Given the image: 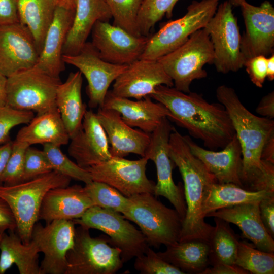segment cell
<instances>
[{
	"instance_id": "cell-1",
	"label": "cell",
	"mask_w": 274,
	"mask_h": 274,
	"mask_svg": "<svg viewBox=\"0 0 274 274\" xmlns=\"http://www.w3.org/2000/svg\"><path fill=\"white\" fill-rule=\"evenodd\" d=\"M216 95L227 111L241 145L243 188L274 192V164L261 158L264 144L274 134V121L252 113L232 87L221 85Z\"/></svg>"
},
{
	"instance_id": "cell-2",
	"label": "cell",
	"mask_w": 274,
	"mask_h": 274,
	"mask_svg": "<svg viewBox=\"0 0 274 274\" xmlns=\"http://www.w3.org/2000/svg\"><path fill=\"white\" fill-rule=\"evenodd\" d=\"M163 104L172 119L210 149H223L235 135L230 118L221 104L209 103L200 94L158 86L150 96Z\"/></svg>"
},
{
	"instance_id": "cell-3",
	"label": "cell",
	"mask_w": 274,
	"mask_h": 274,
	"mask_svg": "<svg viewBox=\"0 0 274 274\" xmlns=\"http://www.w3.org/2000/svg\"><path fill=\"white\" fill-rule=\"evenodd\" d=\"M169 155L182 176L187 210L179 242L192 239L208 241L214 226L204 220L203 201L214 183V176L191 152L184 136L174 128L168 143Z\"/></svg>"
},
{
	"instance_id": "cell-4",
	"label": "cell",
	"mask_w": 274,
	"mask_h": 274,
	"mask_svg": "<svg viewBox=\"0 0 274 274\" xmlns=\"http://www.w3.org/2000/svg\"><path fill=\"white\" fill-rule=\"evenodd\" d=\"M72 179L53 170L13 185H0V197L8 204L16 223V231L25 244L29 243L33 227L39 220L43 198L51 189L69 185Z\"/></svg>"
},
{
	"instance_id": "cell-5",
	"label": "cell",
	"mask_w": 274,
	"mask_h": 274,
	"mask_svg": "<svg viewBox=\"0 0 274 274\" xmlns=\"http://www.w3.org/2000/svg\"><path fill=\"white\" fill-rule=\"evenodd\" d=\"M128 198L122 215L139 227L149 246L159 248L179 242L183 220L175 209L167 207L150 193Z\"/></svg>"
},
{
	"instance_id": "cell-6",
	"label": "cell",
	"mask_w": 274,
	"mask_h": 274,
	"mask_svg": "<svg viewBox=\"0 0 274 274\" xmlns=\"http://www.w3.org/2000/svg\"><path fill=\"white\" fill-rule=\"evenodd\" d=\"M214 58L212 43L203 28L192 33L178 48L157 60L172 79L174 87L188 93L194 80L207 77L203 67L207 64H213Z\"/></svg>"
},
{
	"instance_id": "cell-7",
	"label": "cell",
	"mask_w": 274,
	"mask_h": 274,
	"mask_svg": "<svg viewBox=\"0 0 274 274\" xmlns=\"http://www.w3.org/2000/svg\"><path fill=\"white\" fill-rule=\"evenodd\" d=\"M66 260L65 274H114L124 263L120 250L110 245L107 235L92 237L89 229L80 225Z\"/></svg>"
},
{
	"instance_id": "cell-8",
	"label": "cell",
	"mask_w": 274,
	"mask_h": 274,
	"mask_svg": "<svg viewBox=\"0 0 274 274\" xmlns=\"http://www.w3.org/2000/svg\"><path fill=\"white\" fill-rule=\"evenodd\" d=\"M220 0H194L182 17L170 21L149 37L140 59L158 60L183 44L203 28L216 12Z\"/></svg>"
},
{
	"instance_id": "cell-9",
	"label": "cell",
	"mask_w": 274,
	"mask_h": 274,
	"mask_svg": "<svg viewBox=\"0 0 274 274\" xmlns=\"http://www.w3.org/2000/svg\"><path fill=\"white\" fill-rule=\"evenodd\" d=\"M60 78L32 67L7 77V105L37 114L57 109L56 93Z\"/></svg>"
},
{
	"instance_id": "cell-10",
	"label": "cell",
	"mask_w": 274,
	"mask_h": 274,
	"mask_svg": "<svg viewBox=\"0 0 274 274\" xmlns=\"http://www.w3.org/2000/svg\"><path fill=\"white\" fill-rule=\"evenodd\" d=\"M73 221L75 225L104 232L110 245L120 250L124 263L144 253L149 246L141 230L121 213L110 209L94 206Z\"/></svg>"
},
{
	"instance_id": "cell-11",
	"label": "cell",
	"mask_w": 274,
	"mask_h": 274,
	"mask_svg": "<svg viewBox=\"0 0 274 274\" xmlns=\"http://www.w3.org/2000/svg\"><path fill=\"white\" fill-rule=\"evenodd\" d=\"M232 5L227 0L219 4L215 13L204 28L212 43L214 64L218 72H236L244 66L241 50V35Z\"/></svg>"
},
{
	"instance_id": "cell-12",
	"label": "cell",
	"mask_w": 274,
	"mask_h": 274,
	"mask_svg": "<svg viewBox=\"0 0 274 274\" xmlns=\"http://www.w3.org/2000/svg\"><path fill=\"white\" fill-rule=\"evenodd\" d=\"M173 129L168 118L163 119L151 133L144 157L153 161L156 168L157 183L153 194L166 198L184 221L187 210L184 188L181 183L176 185L173 180L172 170L175 164L168 151L169 139Z\"/></svg>"
},
{
	"instance_id": "cell-13",
	"label": "cell",
	"mask_w": 274,
	"mask_h": 274,
	"mask_svg": "<svg viewBox=\"0 0 274 274\" xmlns=\"http://www.w3.org/2000/svg\"><path fill=\"white\" fill-rule=\"evenodd\" d=\"M148 161L145 157L131 160L112 156L86 169L92 181L106 183L129 197L140 193H154L156 183L146 175Z\"/></svg>"
},
{
	"instance_id": "cell-14",
	"label": "cell",
	"mask_w": 274,
	"mask_h": 274,
	"mask_svg": "<svg viewBox=\"0 0 274 274\" xmlns=\"http://www.w3.org/2000/svg\"><path fill=\"white\" fill-rule=\"evenodd\" d=\"M62 60L64 63L77 67L86 78L91 108L102 107L110 86L128 65L113 64L103 60L91 42H86L77 54L63 55Z\"/></svg>"
},
{
	"instance_id": "cell-15",
	"label": "cell",
	"mask_w": 274,
	"mask_h": 274,
	"mask_svg": "<svg viewBox=\"0 0 274 274\" xmlns=\"http://www.w3.org/2000/svg\"><path fill=\"white\" fill-rule=\"evenodd\" d=\"M75 225L73 220H53L45 226L35 224L31 239L44 254L40 265L41 274H65L66 255L74 245Z\"/></svg>"
},
{
	"instance_id": "cell-16",
	"label": "cell",
	"mask_w": 274,
	"mask_h": 274,
	"mask_svg": "<svg viewBox=\"0 0 274 274\" xmlns=\"http://www.w3.org/2000/svg\"><path fill=\"white\" fill-rule=\"evenodd\" d=\"M245 31L241 36V50L245 61L274 52V7L268 1L254 6L243 0L239 6Z\"/></svg>"
},
{
	"instance_id": "cell-17",
	"label": "cell",
	"mask_w": 274,
	"mask_h": 274,
	"mask_svg": "<svg viewBox=\"0 0 274 274\" xmlns=\"http://www.w3.org/2000/svg\"><path fill=\"white\" fill-rule=\"evenodd\" d=\"M92 32V44L99 56L111 63L128 65L140 58L149 36H135L108 21H98Z\"/></svg>"
},
{
	"instance_id": "cell-18",
	"label": "cell",
	"mask_w": 274,
	"mask_h": 274,
	"mask_svg": "<svg viewBox=\"0 0 274 274\" xmlns=\"http://www.w3.org/2000/svg\"><path fill=\"white\" fill-rule=\"evenodd\" d=\"M161 85L174 86L161 63L157 60L139 59L116 79L111 91L118 96L139 100L150 96Z\"/></svg>"
},
{
	"instance_id": "cell-19",
	"label": "cell",
	"mask_w": 274,
	"mask_h": 274,
	"mask_svg": "<svg viewBox=\"0 0 274 274\" xmlns=\"http://www.w3.org/2000/svg\"><path fill=\"white\" fill-rule=\"evenodd\" d=\"M39 51L28 30L20 22L0 25V72L7 77L33 67Z\"/></svg>"
},
{
	"instance_id": "cell-20",
	"label": "cell",
	"mask_w": 274,
	"mask_h": 274,
	"mask_svg": "<svg viewBox=\"0 0 274 274\" xmlns=\"http://www.w3.org/2000/svg\"><path fill=\"white\" fill-rule=\"evenodd\" d=\"M70 140L68 154L82 168L86 169L112 157L106 132L91 110L86 111L81 128Z\"/></svg>"
},
{
	"instance_id": "cell-21",
	"label": "cell",
	"mask_w": 274,
	"mask_h": 274,
	"mask_svg": "<svg viewBox=\"0 0 274 274\" xmlns=\"http://www.w3.org/2000/svg\"><path fill=\"white\" fill-rule=\"evenodd\" d=\"M96 114L107 134L112 156L125 157L135 154L144 157L151 133L129 126L115 110L99 108Z\"/></svg>"
},
{
	"instance_id": "cell-22",
	"label": "cell",
	"mask_w": 274,
	"mask_h": 274,
	"mask_svg": "<svg viewBox=\"0 0 274 274\" xmlns=\"http://www.w3.org/2000/svg\"><path fill=\"white\" fill-rule=\"evenodd\" d=\"M192 153L199 159L219 183H232L242 188V155L236 135L220 151L205 149L184 136Z\"/></svg>"
},
{
	"instance_id": "cell-23",
	"label": "cell",
	"mask_w": 274,
	"mask_h": 274,
	"mask_svg": "<svg viewBox=\"0 0 274 274\" xmlns=\"http://www.w3.org/2000/svg\"><path fill=\"white\" fill-rule=\"evenodd\" d=\"M151 99L150 96H147L132 100L116 96L109 90L102 108L118 111L127 125L151 133L163 119L171 116L169 111L163 104L154 102Z\"/></svg>"
},
{
	"instance_id": "cell-24",
	"label": "cell",
	"mask_w": 274,
	"mask_h": 274,
	"mask_svg": "<svg viewBox=\"0 0 274 274\" xmlns=\"http://www.w3.org/2000/svg\"><path fill=\"white\" fill-rule=\"evenodd\" d=\"M92 206L91 199L81 185L55 188L45 195L39 219L46 223L55 220H73L80 218Z\"/></svg>"
},
{
	"instance_id": "cell-25",
	"label": "cell",
	"mask_w": 274,
	"mask_h": 274,
	"mask_svg": "<svg viewBox=\"0 0 274 274\" xmlns=\"http://www.w3.org/2000/svg\"><path fill=\"white\" fill-rule=\"evenodd\" d=\"M75 10L56 7L54 16L46 33L42 50L34 67L51 77L60 78L65 68L63 48L71 28Z\"/></svg>"
},
{
	"instance_id": "cell-26",
	"label": "cell",
	"mask_w": 274,
	"mask_h": 274,
	"mask_svg": "<svg viewBox=\"0 0 274 274\" xmlns=\"http://www.w3.org/2000/svg\"><path fill=\"white\" fill-rule=\"evenodd\" d=\"M259 202H250L223 208L206 215L236 225L242 237L250 241L257 249L274 252V239L265 228L260 215Z\"/></svg>"
},
{
	"instance_id": "cell-27",
	"label": "cell",
	"mask_w": 274,
	"mask_h": 274,
	"mask_svg": "<svg viewBox=\"0 0 274 274\" xmlns=\"http://www.w3.org/2000/svg\"><path fill=\"white\" fill-rule=\"evenodd\" d=\"M111 14L106 0H76L73 20L63 48V55L78 53L98 21H108Z\"/></svg>"
},
{
	"instance_id": "cell-28",
	"label": "cell",
	"mask_w": 274,
	"mask_h": 274,
	"mask_svg": "<svg viewBox=\"0 0 274 274\" xmlns=\"http://www.w3.org/2000/svg\"><path fill=\"white\" fill-rule=\"evenodd\" d=\"M0 274L5 273L13 265L20 274H41L39 264L40 250L31 239L23 243L16 230L4 232L0 241Z\"/></svg>"
},
{
	"instance_id": "cell-29",
	"label": "cell",
	"mask_w": 274,
	"mask_h": 274,
	"mask_svg": "<svg viewBox=\"0 0 274 274\" xmlns=\"http://www.w3.org/2000/svg\"><path fill=\"white\" fill-rule=\"evenodd\" d=\"M70 135L58 109L33 117L18 132L15 140L29 146L50 144L59 147L68 144Z\"/></svg>"
},
{
	"instance_id": "cell-30",
	"label": "cell",
	"mask_w": 274,
	"mask_h": 274,
	"mask_svg": "<svg viewBox=\"0 0 274 274\" xmlns=\"http://www.w3.org/2000/svg\"><path fill=\"white\" fill-rule=\"evenodd\" d=\"M82 74L79 71L72 72L56 90V107L70 138L81 128L87 111L82 98Z\"/></svg>"
},
{
	"instance_id": "cell-31",
	"label": "cell",
	"mask_w": 274,
	"mask_h": 274,
	"mask_svg": "<svg viewBox=\"0 0 274 274\" xmlns=\"http://www.w3.org/2000/svg\"><path fill=\"white\" fill-rule=\"evenodd\" d=\"M166 247L164 251L157 252L158 255L184 273L201 274L210 265L209 247L206 241L177 242Z\"/></svg>"
},
{
	"instance_id": "cell-32",
	"label": "cell",
	"mask_w": 274,
	"mask_h": 274,
	"mask_svg": "<svg viewBox=\"0 0 274 274\" xmlns=\"http://www.w3.org/2000/svg\"><path fill=\"white\" fill-rule=\"evenodd\" d=\"M274 192L251 191L232 183H214L206 195L202 207L204 217L209 213L243 203L260 202Z\"/></svg>"
},
{
	"instance_id": "cell-33",
	"label": "cell",
	"mask_w": 274,
	"mask_h": 274,
	"mask_svg": "<svg viewBox=\"0 0 274 274\" xmlns=\"http://www.w3.org/2000/svg\"><path fill=\"white\" fill-rule=\"evenodd\" d=\"M56 8L53 0L18 1L19 22L28 29L40 53L53 20Z\"/></svg>"
},
{
	"instance_id": "cell-34",
	"label": "cell",
	"mask_w": 274,
	"mask_h": 274,
	"mask_svg": "<svg viewBox=\"0 0 274 274\" xmlns=\"http://www.w3.org/2000/svg\"><path fill=\"white\" fill-rule=\"evenodd\" d=\"M214 218L215 226L208 241L209 264H235L239 240L229 223Z\"/></svg>"
},
{
	"instance_id": "cell-35",
	"label": "cell",
	"mask_w": 274,
	"mask_h": 274,
	"mask_svg": "<svg viewBox=\"0 0 274 274\" xmlns=\"http://www.w3.org/2000/svg\"><path fill=\"white\" fill-rule=\"evenodd\" d=\"M235 264L253 274L274 273V252L261 251L245 241L239 242Z\"/></svg>"
},
{
	"instance_id": "cell-36",
	"label": "cell",
	"mask_w": 274,
	"mask_h": 274,
	"mask_svg": "<svg viewBox=\"0 0 274 274\" xmlns=\"http://www.w3.org/2000/svg\"><path fill=\"white\" fill-rule=\"evenodd\" d=\"M143 0H106L114 19L113 25L135 36L140 33L138 17Z\"/></svg>"
},
{
	"instance_id": "cell-37",
	"label": "cell",
	"mask_w": 274,
	"mask_h": 274,
	"mask_svg": "<svg viewBox=\"0 0 274 274\" xmlns=\"http://www.w3.org/2000/svg\"><path fill=\"white\" fill-rule=\"evenodd\" d=\"M84 188L94 206L123 214L129 198L115 188L100 182L92 181L85 184Z\"/></svg>"
},
{
	"instance_id": "cell-38",
	"label": "cell",
	"mask_w": 274,
	"mask_h": 274,
	"mask_svg": "<svg viewBox=\"0 0 274 274\" xmlns=\"http://www.w3.org/2000/svg\"><path fill=\"white\" fill-rule=\"evenodd\" d=\"M180 0H143L138 23L142 36H149L151 29L166 16L170 18L176 3Z\"/></svg>"
},
{
	"instance_id": "cell-39",
	"label": "cell",
	"mask_w": 274,
	"mask_h": 274,
	"mask_svg": "<svg viewBox=\"0 0 274 274\" xmlns=\"http://www.w3.org/2000/svg\"><path fill=\"white\" fill-rule=\"evenodd\" d=\"M43 150L48 157L53 170L59 174L85 184L92 181L89 173L71 160L60 149V147L46 144Z\"/></svg>"
},
{
	"instance_id": "cell-40",
	"label": "cell",
	"mask_w": 274,
	"mask_h": 274,
	"mask_svg": "<svg viewBox=\"0 0 274 274\" xmlns=\"http://www.w3.org/2000/svg\"><path fill=\"white\" fill-rule=\"evenodd\" d=\"M134 269L142 274H184V272L160 257L149 246L145 252L136 257Z\"/></svg>"
},
{
	"instance_id": "cell-41",
	"label": "cell",
	"mask_w": 274,
	"mask_h": 274,
	"mask_svg": "<svg viewBox=\"0 0 274 274\" xmlns=\"http://www.w3.org/2000/svg\"><path fill=\"white\" fill-rule=\"evenodd\" d=\"M29 146L15 140L13 141L11 153L2 178L3 185H13L23 182L25 153Z\"/></svg>"
},
{
	"instance_id": "cell-42",
	"label": "cell",
	"mask_w": 274,
	"mask_h": 274,
	"mask_svg": "<svg viewBox=\"0 0 274 274\" xmlns=\"http://www.w3.org/2000/svg\"><path fill=\"white\" fill-rule=\"evenodd\" d=\"M51 163L43 150L29 146L26 150L23 182L53 171Z\"/></svg>"
},
{
	"instance_id": "cell-43",
	"label": "cell",
	"mask_w": 274,
	"mask_h": 274,
	"mask_svg": "<svg viewBox=\"0 0 274 274\" xmlns=\"http://www.w3.org/2000/svg\"><path fill=\"white\" fill-rule=\"evenodd\" d=\"M33 117L32 111L17 110L7 105L0 107V144L10 140L9 134L13 127L27 124Z\"/></svg>"
},
{
	"instance_id": "cell-44",
	"label": "cell",
	"mask_w": 274,
	"mask_h": 274,
	"mask_svg": "<svg viewBox=\"0 0 274 274\" xmlns=\"http://www.w3.org/2000/svg\"><path fill=\"white\" fill-rule=\"evenodd\" d=\"M267 57L258 55L246 60L244 63L249 78L256 86L262 88L267 76Z\"/></svg>"
},
{
	"instance_id": "cell-45",
	"label": "cell",
	"mask_w": 274,
	"mask_h": 274,
	"mask_svg": "<svg viewBox=\"0 0 274 274\" xmlns=\"http://www.w3.org/2000/svg\"><path fill=\"white\" fill-rule=\"evenodd\" d=\"M262 222L269 234L274 237V194L261 200L259 203Z\"/></svg>"
},
{
	"instance_id": "cell-46",
	"label": "cell",
	"mask_w": 274,
	"mask_h": 274,
	"mask_svg": "<svg viewBox=\"0 0 274 274\" xmlns=\"http://www.w3.org/2000/svg\"><path fill=\"white\" fill-rule=\"evenodd\" d=\"M18 0H0V25L19 22Z\"/></svg>"
},
{
	"instance_id": "cell-47",
	"label": "cell",
	"mask_w": 274,
	"mask_h": 274,
	"mask_svg": "<svg viewBox=\"0 0 274 274\" xmlns=\"http://www.w3.org/2000/svg\"><path fill=\"white\" fill-rule=\"evenodd\" d=\"M16 229V221L12 210L7 202L0 197V232Z\"/></svg>"
},
{
	"instance_id": "cell-48",
	"label": "cell",
	"mask_w": 274,
	"mask_h": 274,
	"mask_svg": "<svg viewBox=\"0 0 274 274\" xmlns=\"http://www.w3.org/2000/svg\"><path fill=\"white\" fill-rule=\"evenodd\" d=\"M248 271L235 264H218L208 267L201 274H248Z\"/></svg>"
},
{
	"instance_id": "cell-49",
	"label": "cell",
	"mask_w": 274,
	"mask_h": 274,
	"mask_svg": "<svg viewBox=\"0 0 274 274\" xmlns=\"http://www.w3.org/2000/svg\"><path fill=\"white\" fill-rule=\"evenodd\" d=\"M256 112L262 117L274 118V92H271L262 97L256 109Z\"/></svg>"
},
{
	"instance_id": "cell-50",
	"label": "cell",
	"mask_w": 274,
	"mask_h": 274,
	"mask_svg": "<svg viewBox=\"0 0 274 274\" xmlns=\"http://www.w3.org/2000/svg\"><path fill=\"white\" fill-rule=\"evenodd\" d=\"M13 141H9L0 144V185H3L2 178L8 161L11 153Z\"/></svg>"
},
{
	"instance_id": "cell-51",
	"label": "cell",
	"mask_w": 274,
	"mask_h": 274,
	"mask_svg": "<svg viewBox=\"0 0 274 274\" xmlns=\"http://www.w3.org/2000/svg\"><path fill=\"white\" fill-rule=\"evenodd\" d=\"M261 159L274 164V134L264 144L261 155Z\"/></svg>"
},
{
	"instance_id": "cell-52",
	"label": "cell",
	"mask_w": 274,
	"mask_h": 274,
	"mask_svg": "<svg viewBox=\"0 0 274 274\" xmlns=\"http://www.w3.org/2000/svg\"><path fill=\"white\" fill-rule=\"evenodd\" d=\"M7 77L0 72V107L7 105Z\"/></svg>"
},
{
	"instance_id": "cell-53",
	"label": "cell",
	"mask_w": 274,
	"mask_h": 274,
	"mask_svg": "<svg viewBox=\"0 0 274 274\" xmlns=\"http://www.w3.org/2000/svg\"><path fill=\"white\" fill-rule=\"evenodd\" d=\"M267 76L268 80L271 81L274 80V53L267 58Z\"/></svg>"
},
{
	"instance_id": "cell-54",
	"label": "cell",
	"mask_w": 274,
	"mask_h": 274,
	"mask_svg": "<svg viewBox=\"0 0 274 274\" xmlns=\"http://www.w3.org/2000/svg\"><path fill=\"white\" fill-rule=\"evenodd\" d=\"M56 7L70 10H75L76 0H53Z\"/></svg>"
},
{
	"instance_id": "cell-55",
	"label": "cell",
	"mask_w": 274,
	"mask_h": 274,
	"mask_svg": "<svg viewBox=\"0 0 274 274\" xmlns=\"http://www.w3.org/2000/svg\"><path fill=\"white\" fill-rule=\"evenodd\" d=\"M228 1H229L230 2V3L232 4L233 6L237 7V6H239L243 0H228Z\"/></svg>"
},
{
	"instance_id": "cell-56",
	"label": "cell",
	"mask_w": 274,
	"mask_h": 274,
	"mask_svg": "<svg viewBox=\"0 0 274 274\" xmlns=\"http://www.w3.org/2000/svg\"><path fill=\"white\" fill-rule=\"evenodd\" d=\"M4 232H0V241H1V237H2V234Z\"/></svg>"
}]
</instances>
